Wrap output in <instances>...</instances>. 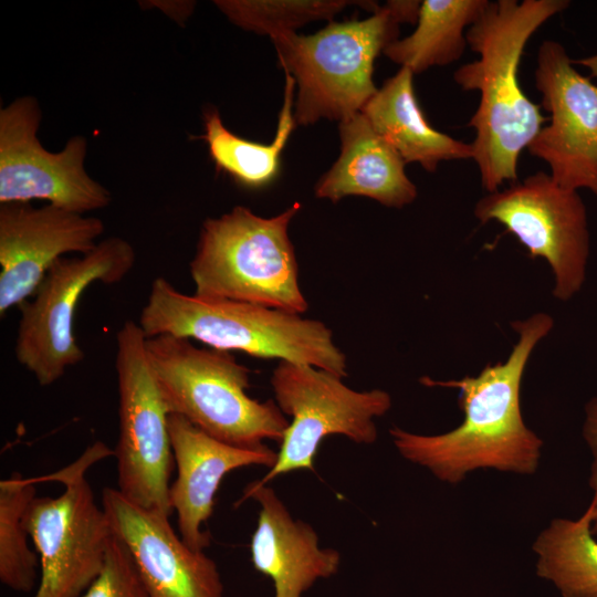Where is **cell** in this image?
Masks as SVG:
<instances>
[{
    "label": "cell",
    "mask_w": 597,
    "mask_h": 597,
    "mask_svg": "<svg viewBox=\"0 0 597 597\" xmlns=\"http://www.w3.org/2000/svg\"><path fill=\"white\" fill-rule=\"evenodd\" d=\"M511 326L519 338L504 362L462 379H420L426 386L457 389L463 420L448 432L431 436L390 428L402 458L448 484H458L481 469L524 475L537 471L543 440L524 422L521 386L535 346L548 335L554 321L548 314L536 313Z\"/></svg>",
    "instance_id": "obj_1"
},
{
    "label": "cell",
    "mask_w": 597,
    "mask_h": 597,
    "mask_svg": "<svg viewBox=\"0 0 597 597\" xmlns=\"http://www.w3.org/2000/svg\"><path fill=\"white\" fill-rule=\"evenodd\" d=\"M568 6L567 0L489 1L465 32L479 59L457 69L453 78L461 88L480 92L468 126L475 132L473 159L488 192L517 181L519 157L546 121L521 88L519 65L530 38Z\"/></svg>",
    "instance_id": "obj_2"
},
{
    "label": "cell",
    "mask_w": 597,
    "mask_h": 597,
    "mask_svg": "<svg viewBox=\"0 0 597 597\" xmlns=\"http://www.w3.org/2000/svg\"><path fill=\"white\" fill-rule=\"evenodd\" d=\"M138 324L147 338L170 335L224 352L310 365L341 378L345 354L321 321L247 302L202 297L156 277Z\"/></svg>",
    "instance_id": "obj_3"
},
{
    "label": "cell",
    "mask_w": 597,
    "mask_h": 597,
    "mask_svg": "<svg viewBox=\"0 0 597 597\" xmlns=\"http://www.w3.org/2000/svg\"><path fill=\"white\" fill-rule=\"evenodd\" d=\"M301 210L294 202L274 217L235 206L207 218L189 264L195 294L304 314L308 303L298 282V264L289 235Z\"/></svg>",
    "instance_id": "obj_4"
},
{
    "label": "cell",
    "mask_w": 597,
    "mask_h": 597,
    "mask_svg": "<svg viewBox=\"0 0 597 597\" xmlns=\"http://www.w3.org/2000/svg\"><path fill=\"white\" fill-rule=\"evenodd\" d=\"M146 348L170 413L237 447L282 440L290 423L285 415L275 400L248 395L251 371L230 352L170 335L147 338Z\"/></svg>",
    "instance_id": "obj_5"
},
{
    "label": "cell",
    "mask_w": 597,
    "mask_h": 597,
    "mask_svg": "<svg viewBox=\"0 0 597 597\" xmlns=\"http://www.w3.org/2000/svg\"><path fill=\"white\" fill-rule=\"evenodd\" d=\"M395 0L363 20L329 23L311 35L284 32L271 36L279 63L297 85L296 125L320 119L345 121L375 95V60L398 40L402 22Z\"/></svg>",
    "instance_id": "obj_6"
},
{
    "label": "cell",
    "mask_w": 597,
    "mask_h": 597,
    "mask_svg": "<svg viewBox=\"0 0 597 597\" xmlns=\"http://www.w3.org/2000/svg\"><path fill=\"white\" fill-rule=\"evenodd\" d=\"M96 441L67 467L33 480L59 481L57 498H35L24 524L39 556L40 582L34 597H81L104 567L113 528L86 480L97 461L114 455Z\"/></svg>",
    "instance_id": "obj_7"
},
{
    "label": "cell",
    "mask_w": 597,
    "mask_h": 597,
    "mask_svg": "<svg viewBox=\"0 0 597 597\" xmlns=\"http://www.w3.org/2000/svg\"><path fill=\"white\" fill-rule=\"evenodd\" d=\"M138 322L116 333L118 389L117 490L134 504L170 516V475L175 464L170 411L149 362Z\"/></svg>",
    "instance_id": "obj_8"
},
{
    "label": "cell",
    "mask_w": 597,
    "mask_h": 597,
    "mask_svg": "<svg viewBox=\"0 0 597 597\" xmlns=\"http://www.w3.org/2000/svg\"><path fill=\"white\" fill-rule=\"evenodd\" d=\"M136 261L133 245L106 238L81 256L61 258L46 273L32 298L19 306L14 355L40 386H50L84 359L74 335L75 312L94 283H119Z\"/></svg>",
    "instance_id": "obj_9"
},
{
    "label": "cell",
    "mask_w": 597,
    "mask_h": 597,
    "mask_svg": "<svg viewBox=\"0 0 597 597\" xmlns=\"http://www.w3.org/2000/svg\"><path fill=\"white\" fill-rule=\"evenodd\" d=\"M270 383L276 405L292 420L275 464L260 480L263 484L292 471L314 470L318 447L328 436L374 443L378 436L375 418L391 408L387 391L354 390L341 377L310 365L280 360Z\"/></svg>",
    "instance_id": "obj_10"
},
{
    "label": "cell",
    "mask_w": 597,
    "mask_h": 597,
    "mask_svg": "<svg viewBox=\"0 0 597 597\" xmlns=\"http://www.w3.org/2000/svg\"><path fill=\"white\" fill-rule=\"evenodd\" d=\"M474 214L482 223L503 224L532 258L548 262L555 298L568 301L582 290L590 242L586 207L578 191L565 189L549 174L537 171L482 197Z\"/></svg>",
    "instance_id": "obj_11"
},
{
    "label": "cell",
    "mask_w": 597,
    "mask_h": 597,
    "mask_svg": "<svg viewBox=\"0 0 597 597\" xmlns=\"http://www.w3.org/2000/svg\"><path fill=\"white\" fill-rule=\"evenodd\" d=\"M40 123L33 96L18 97L0 111V203L45 200L82 214L107 207L111 192L85 169L86 138L73 136L52 153L36 136Z\"/></svg>",
    "instance_id": "obj_12"
},
{
    "label": "cell",
    "mask_w": 597,
    "mask_h": 597,
    "mask_svg": "<svg viewBox=\"0 0 597 597\" xmlns=\"http://www.w3.org/2000/svg\"><path fill=\"white\" fill-rule=\"evenodd\" d=\"M536 62V88L551 117L527 150L548 164L561 187L597 196V85L574 67L557 41L545 40Z\"/></svg>",
    "instance_id": "obj_13"
},
{
    "label": "cell",
    "mask_w": 597,
    "mask_h": 597,
    "mask_svg": "<svg viewBox=\"0 0 597 597\" xmlns=\"http://www.w3.org/2000/svg\"><path fill=\"white\" fill-rule=\"evenodd\" d=\"M101 219L45 205L0 206V314L19 307L36 291L52 265L67 253L97 245Z\"/></svg>",
    "instance_id": "obj_14"
},
{
    "label": "cell",
    "mask_w": 597,
    "mask_h": 597,
    "mask_svg": "<svg viewBox=\"0 0 597 597\" xmlns=\"http://www.w3.org/2000/svg\"><path fill=\"white\" fill-rule=\"evenodd\" d=\"M102 506L129 551L148 597L223 596L214 561L190 548L169 516L134 504L114 488L104 489Z\"/></svg>",
    "instance_id": "obj_15"
},
{
    "label": "cell",
    "mask_w": 597,
    "mask_h": 597,
    "mask_svg": "<svg viewBox=\"0 0 597 597\" xmlns=\"http://www.w3.org/2000/svg\"><path fill=\"white\" fill-rule=\"evenodd\" d=\"M169 432L177 476L169 489L179 535L192 549L203 551L211 536L203 526L213 512L214 496L222 479L231 471L249 465L275 464L277 452L265 443L243 448L220 441L186 418L170 413Z\"/></svg>",
    "instance_id": "obj_16"
},
{
    "label": "cell",
    "mask_w": 597,
    "mask_h": 597,
    "mask_svg": "<svg viewBox=\"0 0 597 597\" xmlns=\"http://www.w3.org/2000/svg\"><path fill=\"white\" fill-rule=\"evenodd\" d=\"M249 499L260 506L250 544L251 562L272 580L274 597H302L318 579L338 572L339 552L321 548L315 530L293 519L272 488L252 481L238 503Z\"/></svg>",
    "instance_id": "obj_17"
},
{
    "label": "cell",
    "mask_w": 597,
    "mask_h": 597,
    "mask_svg": "<svg viewBox=\"0 0 597 597\" xmlns=\"http://www.w3.org/2000/svg\"><path fill=\"white\" fill-rule=\"evenodd\" d=\"M341 153L317 180L318 199L337 202L347 196L370 198L385 207L400 209L417 198L399 153L360 112L338 124Z\"/></svg>",
    "instance_id": "obj_18"
},
{
    "label": "cell",
    "mask_w": 597,
    "mask_h": 597,
    "mask_svg": "<svg viewBox=\"0 0 597 597\" xmlns=\"http://www.w3.org/2000/svg\"><path fill=\"white\" fill-rule=\"evenodd\" d=\"M413 75L409 67L401 66L377 90L362 113L406 164L418 163L428 172H434L443 160L473 158L472 144L428 123L415 93Z\"/></svg>",
    "instance_id": "obj_19"
},
{
    "label": "cell",
    "mask_w": 597,
    "mask_h": 597,
    "mask_svg": "<svg viewBox=\"0 0 597 597\" xmlns=\"http://www.w3.org/2000/svg\"><path fill=\"white\" fill-rule=\"evenodd\" d=\"M295 81L285 73L284 96L272 143L260 144L230 132L217 109L203 114L205 133L198 136L207 144L217 170L228 174L249 188L269 185L279 174L281 155L296 126L293 111Z\"/></svg>",
    "instance_id": "obj_20"
},
{
    "label": "cell",
    "mask_w": 597,
    "mask_h": 597,
    "mask_svg": "<svg viewBox=\"0 0 597 597\" xmlns=\"http://www.w3.org/2000/svg\"><path fill=\"white\" fill-rule=\"evenodd\" d=\"M489 0H423L417 28L390 43L384 54L413 74L458 61L467 46L465 32Z\"/></svg>",
    "instance_id": "obj_21"
},
{
    "label": "cell",
    "mask_w": 597,
    "mask_h": 597,
    "mask_svg": "<svg viewBox=\"0 0 597 597\" xmlns=\"http://www.w3.org/2000/svg\"><path fill=\"white\" fill-rule=\"evenodd\" d=\"M591 524L587 506L576 520H552L532 545L537 576L552 582L562 597H597V538Z\"/></svg>",
    "instance_id": "obj_22"
},
{
    "label": "cell",
    "mask_w": 597,
    "mask_h": 597,
    "mask_svg": "<svg viewBox=\"0 0 597 597\" xmlns=\"http://www.w3.org/2000/svg\"><path fill=\"white\" fill-rule=\"evenodd\" d=\"M35 485L33 478L17 472L0 482V580L19 593L33 589L40 567L24 524V513L36 498Z\"/></svg>",
    "instance_id": "obj_23"
},
{
    "label": "cell",
    "mask_w": 597,
    "mask_h": 597,
    "mask_svg": "<svg viewBox=\"0 0 597 597\" xmlns=\"http://www.w3.org/2000/svg\"><path fill=\"white\" fill-rule=\"evenodd\" d=\"M216 7L237 27L269 35L295 32L310 22L331 21L345 8L356 4L374 13L380 4L349 0H218Z\"/></svg>",
    "instance_id": "obj_24"
},
{
    "label": "cell",
    "mask_w": 597,
    "mask_h": 597,
    "mask_svg": "<svg viewBox=\"0 0 597 597\" xmlns=\"http://www.w3.org/2000/svg\"><path fill=\"white\" fill-rule=\"evenodd\" d=\"M81 597H148L129 551L115 533L103 569Z\"/></svg>",
    "instance_id": "obj_25"
},
{
    "label": "cell",
    "mask_w": 597,
    "mask_h": 597,
    "mask_svg": "<svg viewBox=\"0 0 597 597\" xmlns=\"http://www.w3.org/2000/svg\"><path fill=\"white\" fill-rule=\"evenodd\" d=\"M584 411L582 434L591 455L588 480L591 500L587 506L593 514V533L597 536V396L587 401Z\"/></svg>",
    "instance_id": "obj_26"
},
{
    "label": "cell",
    "mask_w": 597,
    "mask_h": 597,
    "mask_svg": "<svg viewBox=\"0 0 597 597\" xmlns=\"http://www.w3.org/2000/svg\"><path fill=\"white\" fill-rule=\"evenodd\" d=\"M573 64H578L587 67L590 71V75L595 78H597V54L587 56V57H580L578 60H572Z\"/></svg>",
    "instance_id": "obj_27"
}]
</instances>
